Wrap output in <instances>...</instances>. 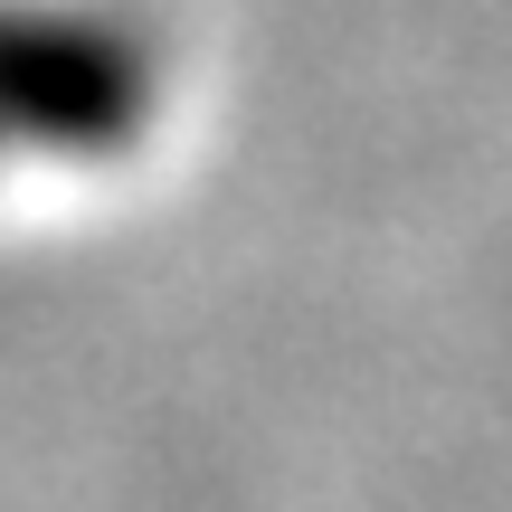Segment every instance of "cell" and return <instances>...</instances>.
Wrapping results in <instances>:
<instances>
[]
</instances>
